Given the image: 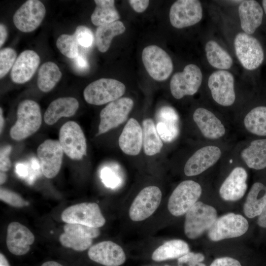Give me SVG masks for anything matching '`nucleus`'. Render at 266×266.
<instances>
[{"label": "nucleus", "mask_w": 266, "mask_h": 266, "mask_svg": "<svg viewBox=\"0 0 266 266\" xmlns=\"http://www.w3.org/2000/svg\"><path fill=\"white\" fill-rule=\"evenodd\" d=\"M41 123L39 104L31 100H24L18 105L17 120L10 130V136L15 140L25 139L37 131Z\"/></svg>", "instance_id": "obj_1"}, {"label": "nucleus", "mask_w": 266, "mask_h": 266, "mask_svg": "<svg viewBox=\"0 0 266 266\" xmlns=\"http://www.w3.org/2000/svg\"><path fill=\"white\" fill-rule=\"evenodd\" d=\"M217 219L213 206L197 201L186 213L184 233L191 239H196L208 231Z\"/></svg>", "instance_id": "obj_2"}, {"label": "nucleus", "mask_w": 266, "mask_h": 266, "mask_svg": "<svg viewBox=\"0 0 266 266\" xmlns=\"http://www.w3.org/2000/svg\"><path fill=\"white\" fill-rule=\"evenodd\" d=\"M125 91L126 87L121 82L102 78L89 84L84 90L83 96L88 103L100 105L120 98Z\"/></svg>", "instance_id": "obj_3"}, {"label": "nucleus", "mask_w": 266, "mask_h": 266, "mask_svg": "<svg viewBox=\"0 0 266 266\" xmlns=\"http://www.w3.org/2000/svg\"><path fill=\"white\" fill-rule=\"evenodd\" d=\"M202 192L200 185L193 180L181 182L173 190L168 201L170 213L180 216L187 212L198 201Z\"/></svg>", "instance_id": "obj_4"}, {"label": "nucleus", "mask_w": 266, "mask_h": 266, "mask_svg": "<svg viewBox=\"0 0 266 266\" xmlns=\"http://www.w3.org/2000/svg\"><path fill=\"white\" fill-rule=\"evenodd\" d=\"M234 46L242 66L248 70L257 68L263 63L264 53L259 41L250 34L239 33L235 36Z\"/></svg>", "instance_id": "obj_5"}, {"label": "nucleus", "mask_w": 266, "mask_h": 266, "mask_svg": "<svg viewBox=\"0 0 266 266\" xmlns=\"http://www.w3.org/2000/svg\"><path fill=\"white\" fill-rule=\"evenodd\" d=\"M62 220L68 224H78L99 228L105 223L99 205L94 202H83L66 208L61 214Z\"/></svg>", "instance_id": "obj_6"}, {"label": "nucleus", "mask_w": 266, "mask_h": 266, "mask_svg": "<svg viewBox=\"0 0 266 266\" xmlns=\"http://www.w3.org/2000/svg\"><path fill=\"white\" fill-rule=\"evenodd\" d=\"M249 224L242 215L233 213L225 214L217 219L208 231V237L212 241L237 237L248 230Z\"/></svg>", "instance_id": "obj_7"}, {"label": "nucleus", "mask_w": 266, "mask_h": 266, "mask_svg": "<svg viewBox=\"0 0 266 266\" xmlns=\"http://www.w3.org/2000/svg\"><path fill=\"white\" fill-rule=\"evenodd\" d=\"M142 60L146 71L155 80H166L173 70V64L170 56L157 45H149L144 48Z\"/></svg>", "instance_id": "obj_8"}, {"label": "nucleus", "mask_w": 266, "mask_h": 266, "mask_svg": "<svg viewBox=\"0 0 266 266\" xmlns=\"http://www.w3.org/2000/svg\"><path fill=\"white\" fill-rule=\"evenodd\" d=\"M59 138L64 152L71 159L79 160L86 155V138L76 122L70 121L64 124L60 128Z\"/></svg>", "instance_id": "obj_9"}, {"label": "nucleus", "mask_w": 266, "mask_h": 266, "mask_svg": "<svg viewBox=\"0 0 266 266\" xmlns=\"http://www.w3.org/2000/svg\"><path fill=\"white\" fill-rule=\"evenodd\" d=\"M133 101L129 98H119L109 102L100 111L98 135L106 133L123 123L133 109Z\"/></svg>", "instance_id": "obj_10"}, {"label": "nucleus", "mask_w": 266, "mask_h": 266, "mask_svg": "<svg viewBox=\"0 0 266 266\" xmlns=\"http://www.w3.org/2000/svg\"><path fill=\"white\" fill-rule=\"evenodd\" d=\"M202 80L200 69L196 65H188L182 72L173 75L170 82L171 93L176 99H180L185 96H192L198 92Z\"/></svg>", "instance_id": "obj_11"}, {"label": "nucleus", "mask_w": 266, "mask_h": 266, "mask_svg": "<svg viewBox=\"0 0 266 266\" xmlns=\"http://www.w3.org/2000/svg\"><path fill=\"white\" fill-rule=\"evenodd\" d=\"M64 231L59 237L61 244L77 251L90 248L93 238L98 237L100 233L99 228L78 224L66 223L64 227Z\"/></svg>", "instance_id": "obj_12"}, {"label": "nucleus", "mask_w": 266, "mask_h": 266, "mask_svg": "<svg viewBox=\"0 0 266 266\" xmlns=\"http://www.w3.org/2000/svg\"><path fill=\"white\" fill-rule=\"evenodd\" d=\"M162 192L159 187L150 186L143 188L136 196L129 209L133 221H143L150 217L159 207Z\"/></svg>", "instance_id": "obj_13"}, {"label": "nucleus", "mask_w": 266, "mask_h": 266, "mask_svg": "<svg viewBox=\"0 0 266 266\" xmlns=\"http://www.w3.org/2000/svg\"><path fill=\"white\" fill-rule=\"evenodd\" d=\"M171 25L177 29L190 27L199 23L202 17V8L198 0H178L169 11Z\"/></svg>", "instance_id": "obj_14"}, {"label": "nucleus", "mask_w": 266, "mask_h": 266, "mask_svg": "<svg viewBox=\"0 0 266 266\" xmlns=\"http://www.w3.org/2000/svg\"><path fill=\"white\" fill-rule=\"evenodd\" d=\"M233 74L225 70L213 72L208 80V86L213 100L219 104L228 106L234 103L235 94Z\"/></svg>", "instance_id": "obj_15"}, {"label": "nucleus", "mask_w": 266, "mask_h": 266, "mask_svg": "<svg viewBox=\"0 0 266 266\" xmlns=\"http://www.w3.org/2000/svg\"><path fill=\"white\" fill-rule=\"evenodd\" d=\"M45 13V7L41 1L28 0L14 13L13 23L19 31L24 33L31 32L40 25Z\"/></svg>", "instance_id": "obj_16"}, {"label": "nucleus", "mask_w": 266, "mask_h": 266, "mask_svg": "<svg viewBox=\"0 0 266 266\" xmlns=\"http://www.w3.org/2000/svg\"><path fill=\"white\" fill-rule=\"evenodd\" d=\"M64 153L59 140L47 139L39 145L37 155L40 162L41 172L45 177L53 178L58 174Z\"/></svg>", "instance_id": "obj_17"}, {"label": "nucleus", "mask_w": 266, "mask_h": 266, "mask_svg": "<svg viewBox=\"0 0 266 266\" xmlns=\"http://www.w3.org/2000/svg\"><path fill=\"white\" fill-rule=\"evenodd\" d=\"M220 149L216 146L208 145L196 151L186 162L184 168L188 176L198 175L213 166L221 156Z\"/></svg>", "instance_id": "obj_18"}, {"label": "nucleus", "mask_w": 266, "mask_h": 266, "mask_svg": "<svg viewBox=\"0 0 266 266\" xmlns=\"http://www.w3.org/2000/svg\"><path fill=\"white\" fill-rule=\"evenodd\" d=\"M88 255L91 260L105 266H119L126 261L122 248L111 241H103L93 245Z\"/></svg>", "instance_id": "obj_19"}, {"label": "nucleus", "mask_w": 266, "mask_h": 266, "mask_svg": "<svg viewBox=\"0 0 266 266\" xmlns=\"http://www.w3.org/2000/svg\"><path fill=\"white\" fill-rule=\"evenodd\" d=\"M34 241V236L26 226L16 222L10 223L7 228L6 243L9 251L13 255L27 254Z\"/></svg>", "instance_id": "obj_20"}, {"label": "nucleus", "mask_w": 266, "mask_h": 266, "mask_svg": "<svg viewBox=\"0 0 266 266\" xmlns=\"http://www.w3.org/2000/svg\"><path fill=\"white\" fill-rule=\"evenodd\" d=\"M247 173L242 167H236L226 178L219 189V194L226 201H234L241 199L247 188Z\"/></svg>", "instance_id": "obj_21"}, {"label": "nucleus", "mask_w": 266, "mask_h": 266, "mask_svg": "<svg viewBox=\"0 0 266 266\" xmlns=\"http://www.w3.org/2000/svg\"><path fill=\"white\" fill-rule=\"evenodd\" d=\"M40 63V57L35 51L26 50L18 56L11 69L12 81L18 84L29 81L36 71Z\"/></svg>", "instance_id": "obj_22"}, {"label": "nucleus", "mask_w": 266, "mask_h": 266, "mask_svg": "<svg viewBox=\"0 0 266 266\" xmlns=\"http://www.w3.org/2000/svg\"><path fill=\"white\" fill-rule=\"evenodd\" d=\"M120 148L125 154L130 156L137 155L143 146L142 128L133 118L127 121L119 137Z\"/></svg>", "instance_id": "obj_23"}, {"label": "nucleus", "mask_w": 266, "mask_h": 266, "mask_svg": "<svg viewBox=\"0 0 266 266\" xmlns=\"http://www.w3.org/2000/svg\"><path fill=\"white\" fill-rule=\"evenodd\" d=\"M193 117L205 137L217 139L225 134L224 125L210 111L202 107L198 108L195 111Z\"/></svg>", "instance_id": "obj_24"}, {"label": "nucleus", "mask_w": 266, "mask_h": 266, "mask_svg": "<svg viewBox=\"0 0 266 266\" xmlns=\"http://www.w3.org/2000/svg\"><path fill=\"white\" fill-rule=\"evenodd\" d=\"M240 25L244 33L251 34L262 23L263 10L256 0L242 1L238 7Z\"/></svg>", "instance_id": "obj_25"}, {"label": "nucleus", "mask_w": 266, "mask_h": 266, "mask_svg": "<svg viewBox=\"0 0 266 266\" xmlns=\"http://www.w3.org/2000/svg\"><path fill=\"white\" fill-rule=\"evenodd\" d=\"M78 107L79 102L74 98H58L49 105L44 114V121L47 125H54L62 117L74 115Z\"/></svg>", "instance_id": "obj_26"}, {"label": "nucleus", "mask_w": 266, "mask_h": 266, "mask_svg": "<svg viewBox=\"0 0 266 266\" xmlns=\"http://www.w3.org/2000/svg\"><path fill=\"white\" fill-rule=\"evenodd\" d=\"M266 204V186L256 182L252 186L243 206V212L249 218L259 216Z\"/></svg>", "instance_id": "obj_27"}, {"label": "nucleus", "mask_w": 266, "mask_h": 266, "mask_svg": "<svg viewBox=\"0 0 266 266\" xmlns=\"http://www.w3.org/2000/svg\"><path fill=\"white\" fill-rule=\"evenodd\" d=\"M241 156L249 168L260 170L266 167V138L252 141L241 151Z\"/></svg>", "instance_id": "obj_28"}, {"label": "nucleus", "mask_w": 266, "mask_h": 266, "mask_svg": "<svg viewBox=\"0 0 266 266\" xmlns=\"http://www.w3.org/2000/svg\"><path fill=\"white\" fill-rule=\"evenodd\" d=\"M157 119L158 122L156 127L160 137L165 142L171 141L177 133L173 123L177 119L176 112L171 107L165 106L158 110Z\"/></svg>", "instance_id": "obj_29"}, {"label": "nucleus", "mask_w": 266, "mask_h": 266, "mask_svg": "<svg viewBox=\"0 0 266 266\" xmlns=\"http://www.w3.org/2000/svg\"><path fill=\"white\" fill-rule=\"evenodd\" d=\"M190 252L187 242L181 239H173L166 241L158 247L153 253L152 259L162 262L179 258Z\"/></svg>", "instance_id": "obj_30"}, {"label": "nucleus", "mask_w": 266, "mask_h": 266, "mask_svg": "<svg viewBox=\"0 0 266 266\" xmlns=\"http://www.w3.org/2000/svg\"><path fill=\"white\" fill-rule=\"evenodd\" d=\"M96 6L91 19L95 26L107 24L120 19V15L115 6L113 0H95Z\"/></svg>", "instance_id": "obj_31"}, {"label": "nucleus", "mask_w": 266, "mask_h": 266, "mask_svg": "<svg viewBox=\"0 0 266 266\" xmlns=\"http://www.w3.org/2000/svg\"><path fill=\"white\" fill-rule=\"evenodd\" d=\"M143 147L145 154L149 156L160 152L163 143L160 137L156 125L150 118L142 122Z\"/></svg>", "instance_id": "obj_32"}, {"label": "nucleus", "mask_w": 266, "mask_h": 266, "mask_svg": "<svg viewBox=\"0 0 266 266\" xmlns=\"http://www.w3.org/2000/svg\"><path fill=\"white\" fill-rule=\"evenodd\" d=\"M124 24L117 21L98 27L96 31V43L99 51L105 52L109 49L113 38L125 31Z\"/></svg>", "instance_id": "obj_33"}, {"label": "nucleus", "mask_w": 266, "mask_h": 266, "mask_svg": "<svg viewBox=\"0 0 266 266\" xmlns=\"http://www.w3.org/2000/svg\"><path fill=\"white\" fill-rule=\"evenodd\" d=\"M58 66L52 62L43 63L40 67L37 79L38 88L47 93L52 90L62 77Z\"/></svg>", "instance_id": "obj_34"}, {"label": "nucleus", "mask_w": 266, "mask_h": 266, "mask_svg": "<svg viewBox=\"0 0 266 266\" xmlns=\"http://www.w3.org/2000/svg\"><path fill=\"white\" fill-rule=\"evenodd\" d=\"M205 50L208 62L212 66L221 70L229 69L232 66L231 56L216 41H208Z\"/></svg>", "instance_id": "obj_35"}, {"label": "nucleus", "mask_w": 266, "mask_h": 266, "mask_svg": "<svg viewBox=\"0 0 266 266\" xmlns=\"http://www.w3.org/2000/svg\"><path fill=\"white\" fill-rule=\"evenodd\" d=\"M244 124L250 133L266 136V106H259L251 110L244 119Z\"/></svg>", "instance_id": "obj_36"}, {"label": "nucleus", "mask_w": 266, "mask_h": 266, "mask_svg": "<svg viewBox=\"0 0 266 266\" xmlns=\"http://www.w3.org/2000/svg\"><path fill=\"white\" fill-rule=\"evenodd\" d=\"M56 46L66 57L74 59L79 54L78 43L74 34H62L56 41Z\"/></svg>", "instance_id": "obj_37"}, {"label": "nucleus", "mask_w": 266, "mask_h": 266, "mask_svg": "<svg viewBox=\"0 0 266 266\" xmlns=\"http://www.w3.org/2000/svg\"><path fill=\"white\" fill-rule=\"evenodd\" d=\"M17 53L10 47L4 48L0 51V78H3L12 68L16 59Z\"/></svg>", "instance_id": "obj_38"}, {"label": "nucleus", "mask_w": 266, "mask_h": 266, "mask_svg": "<svg viewBox=\"0 0 266 266\" xmlns=\"http://www.w3.org/2000/svg\"><path fill=\"white\" fill-rule=\"evenodd\" d=\"M0 199L6 203L15 207H22L28 205V202L18 194L3 188L0 189Z\"/></svg>", "instance_id": "obj_39"}, {"label": "nucleus", "mask_w": 266, "mask_h": 266, "mask_svg": "<svg viewBox=\"0 0 266 266\" xmlns=\"http://www.w3.org/2000/svg\"><path fill=\"white\" fill-rule=\"evenodd\" d=\"M78 44L88 48L92 46L94 41V35L92 31L84 26H78L74 33Z\"/></svg>", "instance_id": "obj_40"}, {"label": "nucleus", "mask_w": 266, "mask_h": 266, "mask_svg": "<svg viewBox=\"0 0 266 266\" xmlns=\"http://www.w3.org/2000/svg\"><path fill=\"white\" fill-rule=\"evenodd\" d=\"M204 258L201 253L189 252L178 259V266H206L202 263Z\"/></svg>", "instance_id": "obj_41"}, {"label": "nucleus", "mask_w": 266, "mask_h": 266, "mask_svg": "<svg viewBox=\"0 0 266 266\" xmlns=\"http://www.w3.org/2000/svg\"><path fill=\"white\" fill-rule=\"evenodd\" d=\"M100 177L105 186L111 188L116 187L120 182L119 179L117 175L107 167L101 170Z\"/></svg>", "instance_id": "obj_42"}, {"label": "nucleus", "mask_w": 266, "mask_h": 266, "mask_svg": "<svg viewBox=\"0 0 266 266\" xmlns=\"http://www.w3.org/2000/svg\"><path fill=\"white\" fill-rule=\"evenodd\" d=\"M11 146H5L0 149V170L5 172L8 170L11 166V162L9 156L11 153Z\"/></svg>", "instance_id": "obj_43"}, {"label": "nucleus", "mask_w": 266, "mask_h": 266, "mask_svg": "<svg viewBox=\"0 0 266 266\" xmlns=\"http://www.w3.org/2000/svg\"><path fill=\"white\" fill-rule=\"evenodd\" d=\"M209 266H242L237 260L229 257H221L213 261Z\"/></svg>", "instance_id": "obj_44"}, {"label": "nucleus", "mask_w": 266, "mask_h": 266, "mask_svg": "<svg viewBox=\"0 0 266 266\" xmlns=\"http://www.w3.org/2000/svg\"><path fill=\"white\" fill-rule=\"evenodd\" d=\"M74 65L78 70L82 71H86L89 68V64L86 58L80 53L74 58Z\"/></svg>", "instance_id": "obj_45"}, {"label": "nucleus", "mask_w": 266, "mask_h": 266, "mask_svg": "<svg viewBox=\"0 0 266 266\" xmlns=\"http://www.w3.org/2000/svg\"><path fill=\"white\" fill-rule=\"evenodd\" d=\"M129 3L135 11L141 13L148 7L149 1L148 0H130Z\"/></svg>", "instance_id": "obj_46"}, {"label": "nucleus", "mask_w": 266, "mask_h": 266, "mask_svg": "<svg viewBox=\"0 0 266 266\" xmlns=\"http://www.w3.org/2000/svg\"><path fill=\"white\" fill-rule=\"evenodd\" d=\"M16 171L18 176L25 179L27 178V180L30 176L31 170L29 166L24 164H17Z\"/></svg>", "instance_id": "obj_47"}, {"label": "nucleus", "mask_w": 266, "mask_h": 266, "mask_svg": "<svg viewBox=\"0 0 266 266\" xmlns=\"http://www.w3.org/2000/svg\"><path fill=\"white\" fill-rule=\"evenodd\" d=\"M7 36V31L6 27L3 24H0V46L5 42Z\"/></svg>", "instance_id": "obj_48"}, {"label": "nucleus", "mask_w": 266, "mask_h": 266, "mask_svg": "<svg viewBox=\"0 0 266 266\" xmlns=\"http://www.w3.org/2000/svg\"><path fill=\"white\" fill-rule=\"evenodd\" d=\"M258 224L262 228H266V204L258 218Z\"/></svg>", "instance_id": "obj_49"}, {"label": "nucleus", "mask_w": 266, "mask_h": 266, "mask_svg": "<svg viewBox=\"0 0 266 266\" xmlns=\"http://www.w3.org/2000/svg\"><path fill=\"white\" fill-rule=\"evenodd\" d=\"M0 266H10L7 260L1 253H0Z\"/></svg>", "instance_id": "obj_50"}, {"label": "nucleus", "mask_w": 266, "mask_h": 266, "mask_svg": "<svg viewBox=\"0 0 266 266\" xmlns=\"http://www.w3.org/2000/svg\"><path fill=\"white\" fill-rule=\"evenodd\" d=\"M41 266H63L60 263L55 261H47L44 263Z\"/></svg>", "instance_id": "obj_51"}, {"label": "nucleus", "mask_w": 266, "mask_h": 266, "mask_svg": "<svg viewBox=\"0 0 266 266\" xmlns=\"http://www.w3.org/2000/svg\"><path fill=\"white\" fill-rule=\"evenodd\" d=\"M3 125H4V118H3V116L2 110V108L0 107V133L2 132Z\"/></svg>", "instance_id": "obj_52"}, {"label": "nucleus", "mask_w": 266, "mask_h": 266, "mask_svg": "<svg viewBox=\"0 0 266 266\" xmlns=\"http://www.w3.org/2000/svg\"><path fill=\"white\" fill-rule=\"evenodd\" d=\"M6 175L4 172L0 171V184H3L6 181Z\"/></svg>", "instance_id": "obj_53"}, {"label": "nucleus", "mask_w": 266, "mask_h": 266, "mask_svg": "<svg viewBox=\"0 0 266 266\" xmlns=\"http://www.w3.org/2000/svg\"><path fill=\"white\" fill-rule=\"evenodd\" d=\"M262 4L265 13L266 14V0L262 1Z\"/></svg>", "instance_id": "obj_54"}, {"label": "nucleus", "mask_w": 266, "mask_h": 266, "mask_svg": "<svg viewBox=\"0 0 266 266\" xmlns=\"http://www.w3.org/2000/svg\"><path fill=\"white\" fill-rule=\"evenodd\" d=\"M169 266L166 265V266Z\"/></svg>", "instance_id": "obj_55"}]
</instances>
